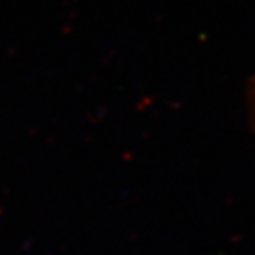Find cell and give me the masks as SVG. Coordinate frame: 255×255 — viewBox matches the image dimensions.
<instances>
[{
	"mask_svg": "<svg viewBox=\"0 0 255 255\" xmlns=\"http://www.w3.org/2000/svg\"><path fill=\"white\" fill-rule=\"evenodd\" d=\"M252 111H254V123H255V83H254V91H252Z\"/></svg>",
	"mask_w": 255,
	"mask_h": 255,
	"instance_id": "6da1fadb",
	"label": "cell"
}]
</instances>
